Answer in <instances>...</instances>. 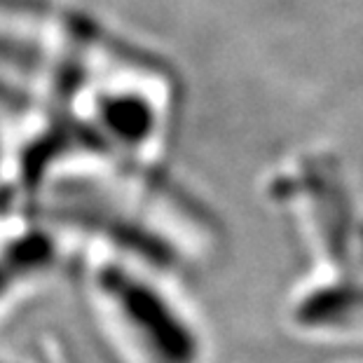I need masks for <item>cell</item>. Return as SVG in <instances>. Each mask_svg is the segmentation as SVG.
<instances>
[{
    "label": "cell",
    "instance_id": "1",
    "mask_svg": "<svg viewBox=\"0 0 363 363\" xmlns=\"http://www.w3.org/2000/svg\"><path fill=\"white\" fill-rule=\"evenodd\" d=\"M80 286L96 326L127 363L192 359V330L181 307L122 246L91 239L80 256Z\"/></svg>",
    "mask_w": 363,
    "mask_h": 363
}]
</instances>
